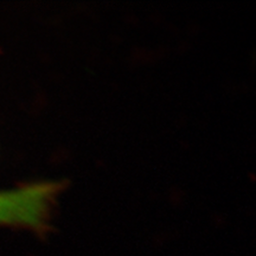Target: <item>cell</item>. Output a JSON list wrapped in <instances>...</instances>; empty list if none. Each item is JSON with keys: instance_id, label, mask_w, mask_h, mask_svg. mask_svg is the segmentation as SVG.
Returning <instances> with one entry per match:
<instances>
[{"instance_id": "cell-1", "label": "cell", "mask_w": 256, "mask_h": 256, "mask_svg": "<svg viewBox=\"0 0 256 256\" xmlns=\"http://www.w3.org/2000/svg\"><path fill=\"white\" fill-rule=\"evenodd\" d=\"M62 190L63 184L60 182H40L0 190V226L36 232L46 229Z\"/></svg>"}]
</instances>
